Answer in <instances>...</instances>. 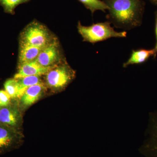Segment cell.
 <instances>
[{
  "mask_svg": "<svg viewBox=\"0 0 157 157\" xmlns=\"http://www.w3.org/2000/svg\"><path fill=\"white\" fill-rule=\"evenodd\" d=\"M108 6V21L117 28L130 30L141 24L144 3L140 0H103Z\"/></svg>",
  "mask_w": 157,
  "mask_h": 157,
  "instance_id": "cell-1",
  "label": "cell"
},
{
  "mask_svg": "<svg viewBox=\"0 0 157 157\" xmlns=\"http://www.w3.org/2000/svg\"><path fill=\"white\" fill-rule=\"evenodd\" d=\"M108 21L93 24L91 25L85 26L78 21L77 29L78 33L83 38L84 42L95 44L111 38H125L127 33L125 31L117 32L110 26Z\"/></svg>",
  "mask_w": 157,
  "mask_h": 157,
  "instance_id": "cell-2",
  "label": "cell"
},
{
  "mask_svg": "<svg viewBox=\"0 0 157 157\" xmlns=\"http://www.w3.org/2000/svg\"><path fill=\"white\" fill-rule=\"evenodd\" d=\"M56 38L46 26L34 21L21 33L19 44L43 48Z\"/></svg>",
  "mask_w": 157,
  "mask_h": 157,
  "instance_id": "cell-3",
  "label": "cell"
},
{
  "mask_svg": "<svg viewBox=\"0 0 157 157\" xmlns=\"http://www.w3.org/2000/svg\"><path fill=\"white\" fill-rule=\"evenodd\" d=\"M45 75V82L48 87L54 90H61L73 81L76 76V72L65 61L48 71Z\"/></svg>",
  "mask_w": 157,
  "mask_h": 157,
  "instance_id": "cell-4",
  "label": "cell"
},
{
  "mask_svg": "<svg viewBox=\"0 0 157 157\" xmlns=\"http://www.w3.org/2000/svg\"><path fill=\"white\" fill-rule=\"evenodd\" d=\"M36 60L46 67H54L66 61L57 38L42 48Z\"/></svg>",
  "mask_w": 157,
  "mask_h": 157,
  "instance_id": "cell-5",
  "label": "cell"
},
{
  "mask_svg": "<svg viewBox=\"0 0 157 157\" xmlns=\"http://www.w3.org/2000/svg\"><path fill=\"white\" fill-rule=\"evenodd\" d=\"M21 142V135L13 127L0 123V153L17 147Z\"/></svg>",
  "mask_w": 157,
  "mask_h": 157,
  "instance_id": "cell-6",
  "label": "cell"
},
{
  "mask_svg": "<svg viewBox=\"0 0 157 157\" xmlns=\"http://www.w3.org/2000/svg\"><path fill=\"white\" fill-rule=\"evenodd\" d=\"M18 67V71L14 76V78L17 79L26 76H42L53 68L43 67L39 64L36 60L24 64Z\"/></svg>",
  "mask_w": 157,
  "mask_h": 157,
  "instance_id": "cell-7",
  "label": "cell"
},
{
  "mask_svg": "<svg viewBox=\"0 0 157 157\" xmlns=\"http://www.w3.org/2000/svg\"><path fill=\"white\" fill-rule=\"evenodd\" d=\"M149 137L140 148L146 157H157V114L153 115Z\"/></svg>",
  "mask_w": 157,
  "mask_h": 157,
  "instance_id": "cell-8",
  "label": "cell"
},
{
  "mask_svg": "<svg viewBox=\"0 0 157 157\" xmlns=\"http://www.w3.org/2000/svg\"><path fill=\"white\" fill-rule=\"evenodd\" d=\"M21 121V113L17 107H0V123L11 127L17 126Z\"/></svg>",
  "mask_w": 157,
  "mask_h": 157,
  "instance_id": "cell-9",
  "label": "cell"
},
{
  "mask_svg": "<svg viewBox=\"0 0 157 157\" xmlns=\"http://www.w3.org/2000/svg\"><path fill=\"white\" fill-rule=\"evenodd\" d=\"M45 90V86L43 83L29 87L21 98L22 105L25 107L33 105L39 100Z\"/></svg>",
  "mask_w": 157,
  "mask_h": 157,
  "instance_id": "cell-10",
  "label": "cell"
},
{
  "mask_svg": "<svg viewBox=\"0 0 157 157\" xmlns=\"http://www.w3.org/2000/svg\"><path fill=\"white\" fill-rule=\"evenodd\" d=\"M42 49L35 46L19 44L18 66L36 59Z\"/></svg>",
  "mask_w": 157,
  "mask_h": 157,
  "instance_id": "cell-11",
  "label": "cell"
},
{
  "mask_svg": "<svg viewBox=\"0 0 157 157\" xmlns=\"http://www.w3.org/2000/svg\"><path fill=\"white\" fill-rule=\"evenodd\" d=\"M154 48L152 49H141L133 50L130 58L124 63L123 67L126 68L131 65L139 64L146 62L151 57L155 56Z\"/></svg>",
  "mask_w": 157,
  "mask_h": 157,
  "instance_id": "cell-12",
  "label": "cell"
},
{
  "mask_svg": "<svg viewBox=\"0 0 157 157\" xmlns=\"http://www.w3.org/2000/svg\"><path fill=\"white\" fill-rule=\"evenodd\" d=\"M17 80L19 84L18 98H21L26 90L30 86L43 83L41 78V76H26Z\"/></svg>",
  "mask_w": 157,
  "mask_h": 157,
  "instance_id": "cell-13",
  "label": "cell"
},
{
  "mask_svg": "<svg viewBox=\"0 0 157 157\" xmlns=\"http://www.w3.org/2000/svg\"><path fill=\"white\" fill-rule=\"evenodd\" d=\"M88 10L91 12L92 14H94L95 11L100 10L106 12L108 10V6L101 0H78Z\"/></svg>",
  "mask_w": 157,
  "mask_h": 157,
  "instance_id": "cell-14",
  "label": "cell"
},
{
  "mask_svg": "<svg viewBox=\"0 0 157 157\" xmlns=\"http://www.w3.org/2000/svg\"><path fill=\"white\" fill-rule=\"evenodd\" d=\"M30 1V0H0V6L2 7L6 13L13 15L15 14L14 10L17 6Z\"/></svg>",
  "mask_w": 157,
  "mask_h": 157,
  "instance_id": "cell-15",
  "label": "cell"
},
{
  "mask_svg": "<svg viewBox=\"0 0 157 157\" xmlns=\"http://www.w3.org/2000/svg\"><path fill=\"white\" fill-rule=\"evenodd\" d=\"M4 87L11 98H18L19 84L17 79L13 78L8 79L4 84Z\"/></svg>",
  "mask_w": 157,
  "mask_h": 157,
  "instance_id": "cell-16",
  "label": "cell"
},
{
  "mask_svg": "<svg viewBox=\"0 0 157 157\" xmlns=\"http://www.w3.org/2000/svg\"><path fill=\"white\" fill-rule=\"evenodd\" d=\"M11 98L6 90H0V107H6L9 105Z\"/></svg>",
  "mask_w": 157,
  "mask_h": 157,
  "instance_id": "cell-17",
  "label": "cell"
},
{
  "mask_svg": "<svg viewBox=\"0 0 157 157\" xmlns=\"http://www.w3.org/2000/svg\"><path fill=\"white\" fill-rule=\"evenodd\" d=\"M155 31L156 38L157 42V9L155 12Z\"/></svg>",
  "mask_w": 157,
  "mask_h": 157,
  "instance_id": "cell-18",
  "label": "cell"
},
{
  "mask_svg": "<svg viewBox=\"0 0 157 157\" xmlns=\"http://www.w3.org/2000/svg\"><path fill=\"white\" fill-rule=\"evenodd\" d=\"M154 49L155 50V51L156 53L157 54V42L155 46Z\"/></svg>",
  "mask_w": 157,
  "mask_h": 157,
  "instance_id": "cell-19",
  "label": "cell"
},
{
  "mask_svg": "<svg viewBox=\"0 0 157 157\" xmlns=\"http://www.w3.org/2000/svg\"><path fill=\"white\" fill-rule=\"evenodd\" d=\"M150 1L153 2L157 3V0H150Z\"/></svg>",
  "mask_w": 157,
  "mask_h": 157,
  "instance_id": "cell-20",
  "label": "cell"
}]
</instances>
